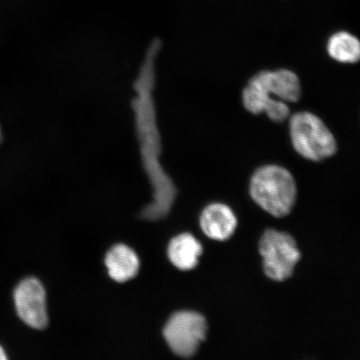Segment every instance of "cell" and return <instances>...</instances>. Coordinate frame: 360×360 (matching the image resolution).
I'll use <instances>...</instances> for the list:
<instances>
[{"label":"cell","instance_id":"277c9868","mask_svg":"<svg viewBox=\"0 0 360 360\" xmlns=\"http://www.w3.org/2000/svg\"><path fill=\"white\" fill-rule=\"evenodd\" d=\"M208 325L202 314L193 311L174 314L164 328V337L178 356L193 357L205 340Z\"/></svg>","mask_w":360,"mask_h":360},{"label":"cell","instance_id":"ba28073f","mask_svg":"<svg viewBox=\"0 0 360 360\" xmlns=\"http://www.w3.org/2000/svg\"><path fill=\"white\" fill-rule=\"evenodd\" d=\"M105 264L112 280L122 283L137 276L139 260L129 247L119 245L112 247L106 255Z\"/></svg>","mask_w":360,"mask_h":360},{"label":"cell","instance_id":"7c38bea8","mask_svg":"<svg viewBox=\"0 0 360 360\" xmlns=\"http://www.w3.org/2000/svg\"><path fill=\"white\" fill-rule=\"evenodd\" d=\"M0 141H1V130H0Z\"/></svg>","mask_w":360,"mask_h":360},{"label":"cell","instance_id":"52a82bcc","mask_svg":"<svg viewBox=\"0 0 360 360\" xmlns=\"http://www.w3.org/2000/svg\"><path fill=\"white\" fill-rule=\"evenodd\" d=\"M237 224L232 210L223 204L209 205L200 216L202 232L214 240H227L235 233Z\"/></svg>","mask_w":360,"mask_h":360},{"label":"cell","instance_id":"7a4b0ae2","mask_svg":"<svg viewBox=\"0 0 360 360\" xmlns=\"http://www.w3.org/2000/svg\"><path fill=\"white\" fill-rule=\"evenodd\" d=\"M290 136L292 147L304 159L321 161L337 151L336 139L319 116L304 111L290 116Z\"/></svg>","mask_w":360,"mask_h":360},{"label":"cell","instance_id":"5b68a950","mask_svg":"<svg viewBox=\"0 0 360 360\" xmlns=\"http://www.w3.org/2000/svg\"><path fill=\"white\" fill-rule=\"evenodd\" d=\"M249 83L259 94L264 108L276 98L295 103L301 97L300 80L298 75L290 70L261 71L254 75Z\"/></svg>","mask_w":360,"mask_h":360},{"label":"cell","instance_id":"30bf717a","mask_svg":"<svg viewBox=\"0 0 360 360\" xmlns=\"http://www.w3.org/2000/svg\"><path fill=\"white\" fill-rule=\"evenodd\" d=\"M327 51L328 56L337 62L355 64L360 58L359 40L352 34L340 31L328 39Z\"/></svg>","mask_w":360,"mask_h":360},{"label":"cell","instance_id":"6da1fadb","mask_svg":"<svg viewBox=\"0 0 360 360\" xmlns=\"http://www.w3.org/2000/svg\"><path fill=\"white\" fill-rule=\"evenodd\" d=\"M250 193L261 208L274 217L283 218L294 208L297 186L289 170L280 165H268L252 175Z\"/></svg>","mask_w":360,"mask_h":360},{"label":"cell","instance_id":"8fae6325","mask_svg":"<svg viewBox=\"0 0 360 360\" xmlns=\"http://www.w3.org/2000/svg\"><path fill=\"white\" fill-rule=\"evenodd\" d=\"M7 359H8V357H7L6 351H4L2 346L0 345V360H6Z\"/></svg>","mask_w":360,"mask_h":360},{"label":"cell","instance_id":"8992f818","mask_svg":"<svg viewBox=\"0 0 360 360\" xmlns=\"http://www.w3.org/2000/svg\"><path fill=\"white\" fill-rule=\"evenodd\" d=\"M16 311L26 325L43 330L48 325L46 295L41 283L34 278L21 281L15 294Z\"/></svg>","mask_w":360,"mask_h":360},{"label":"cell","instance_id":"3957f363","mask_svg":"<svg viewBox=\"0 0 360 360\" xmlns=\"http://www.w3.org/2000/svg\"><path fill=\"white\" fill-rule=\"evenodd\" d=\"M264 274L276 281L288 280L301 258L296 242L286 233L268 229L259 242Z\"/></svg>","mask_w":360,"mask_h":360},{"label":"cell","instance_id":"9c48e42d","mask_svg":"<svg viewBox=\"0 0 360 360\" xmlns=\"http://www.w3.org/2000/svg\"><path fill=\"white\" fill-rule=\"evenodd\" d=\"M202 252L200 243L188 233L174 237L169 243L168 249L171 262L181 270L195 268Z\"/></svg>","mask_w":360,"mask_h":360}]
</instances>
